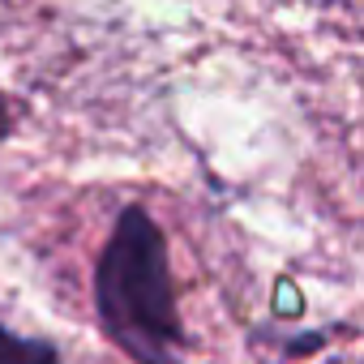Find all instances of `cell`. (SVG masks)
<instances>
[{"instance_id": "cell-1", "label": "cell", "mask_w": 364, "mask_h": 364, "mask_svg": "<svg viewBox=\"0 0 364 364\" xmlns=\"http://www.w3.org/2000/svg\"><path fill=\"white\" fill-rule=\"evenodd\" d=\"M90 309L103 338L133 364H180L189 343L176 300L171 245L141 202H124L95 253Z\"/></svg>"}, {"instance_id": "cell-2", "label": "cell", "mask_w": 364, "mask_h": 364, "mask_svg": "<svg viewBox=\"0 0 364 364\" xmlns=\"http://www.w3.org/2000/svg\"><path fill=\"white\" fill-rule=\"evenodd\" d=\"M0 364H65L60 347L43 334H22L0 321Z\"/></svg>"}, {"instance_id": "cell-3", "label": "cell", "mask_w": 364, "mask_h": 364, "mask_svg": "<svg viewBox=\"0 0 364 364\" xmlns=\"http://www.w3.org/2000/svg\"><path fill=\"white\" fill-rule=\"evenodd\" d=\"M14 129H18V107H14L9 95H0V141H9Z\"/></svg>"}]
</instances>
